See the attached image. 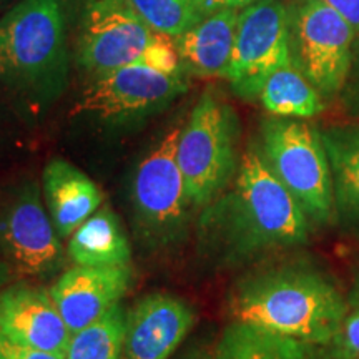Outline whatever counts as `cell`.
<instances>
[{"label": "cell", "instance_id": "603a6c76", "mask_svg": "<svg viewBox=\"0 0 359 359\" xmlns=\"http://www.w3.org/2000/svg\"><path fill=\"white\" fill-rule=\"evenodd\" d=\"M330 348L334 359H359V304L349 303L338 334L331 341Z\"/></svg>", "mask_w": 359, "mask_h": 359}, {"label": "cell", "instance_id": "2e32d148", "mask_svg": "<svg viewBox=\"0 0 359 359\" xmlns=\"http://www.w3.org/2000/svg\"><path fill=\"white\" fill-rule=\"evenodd\" d=\"M240 12L224 8L208 13L173 40L183 72L198 77H223L230 64Z\"/></svg>", "mask_w": 359, "mask_h": 359}, {"label": "cell", "instance_id": "5bb4252c", "mask_svg": "<svg viewBox=\"0 0 359 359\" xmlns=\"http://www.w3.org/2000/svg\"><path fill=\"white\" fill-rule=\"evenodd\" d=\"M132 281L128 264L80 266L69 269L55 281L50 294L70 333L95 323L120 304Z\"/></svg>", "mask_w": 359, "mask_h": 359}, {"label": "cell", "instance_id": "cb8c5ba5", "mask_svg": "<svg viewBox=\"0 0 359 359\" xmlns=\"http://www.w3.org/2000/svg\"><path fill=\"white\" fill-rule=\"evenodd\" d=\"M339 97L341 102H343L344 110L349 115L359 116V34L356 35V40H354L351 65H349L346 82H344Z\"/></svg>", "mask_w": 359, "mask_h": 359}, {"label": "cell", "instance_id": "3957f363", "mask_svg": "<svg viewBox=\"0 0 359 359\" xmlns=\"http://www.w3.org/2000/svg\"><path fill=\"white\" fill-rule=\"evenodd\" d=\"M69 0H22L0 17V80L55 98L69 80Z\"/></svg>", "mask_w": 359, "mask_h": 359}, {"label": "cell", "instance_id": "30bf717a", "mask_svg": "<svg viewBox=\"0 0 359 359\" xmlns=\"http://www.w3.org/2000/svg\"><path fill=\"white\" fill-rule=\"evenodd\" d=\"M167 35L155 32L127 0H85L77 60L92 77L138 64Z\"/></svg>", "mask_w": 359, "mask_h": 359}, {"label": "cell", "instance_id": "52a82bcc", "mask_svg": "<svg viewBox=\"0 0 359 359\" xmlns=\"http://www.w3.org/2000/svg\"><path fill=\"white\" fill-rule=\"evenodd\" d=\"M188 90L183 74L132 64L97 75L74 105V115L122 125L158 114Z\"/></svg>", "mask_w": 359, "mask_h": 359}, {"label": "cell", "instance_id": "ba28073f", "mask_svg": "<svg viewBox=\"0 0 359 359\" xmlns=\"http://www.w3.org/2000/svg\"><path fill=\"white\" fill-rule=\"evenodd\" d=\"M290 27L294 65L323 98L339 97L356 40L353 27L323 0H299Z\"/></svg>", "mask_w": 359, "mask_h": 359}, {"label": "cell", "instance_id": "484cf974", "mask_svg": "<svg viewBox=\"0 0 359 359\" xmlns=\"http://www.w3.org/2000/svg\"><path fill=\"white\" fill-rule=\"evenodd\" d=\"M323 2L334 8L344 20L349 22L356 35L359 34V0H323Z\"/></svg>", "mask_w": 359, "mask_h": 359}, {"label": "cell", "instance_id": "4316f807", "mask_svg": "<svg viewBox=\"0 0 359 359\" xmlns=\"http://www.w3.org/2000/svg\"><path fill=\"white\" fill-rule=\"evenodd\" d=\"M258 2V0H200L201 11H203L205 15L208 13L224 11V8H246L251 4Z\"/></svg>", "mask_w": 359, "mask_h": 359}, {"label": "cell", "instance_id": "6da1fadb", "mask_svg": "<svg viewBox=\"0 0 359 359\" xmlns=\"http://www.w3.org/2000/svg\"><path fill=\"white\" fill-rule=\"evenodd\" d=\"M313 228L257 147L241 155L233 182L205 206L198 222L206 257L230 266L304 246Z\"/></svg>", "mask_w": 359, "mask_h": 359}, {"label": "cell", "instance_id": "8992f818", "mask_svg": "<svg viewBox=\"0 0 359 359\" xmlns=\"http://www.w3.org/2000/svg\"><path fill=\"white\" fill-rule=\"evenodd\" d=\"M262 154L314 226L334 222L333 178L321 132L302 118L275 116L263 125Z\"/></svg>", "mask_w": 359, "mask_h": 359}, {"label": "cell", "instance_id": "7a4b0ae2", "mask_svg": "<svg viewBox=\"0 0 359 359\" xmlns=\"http://www.w3.org/2000/svg\"><path fill=\"white\" fill-rule=\"evenodd\" d=\"M348 308V296L330 273L302 262L245 276L228 303L233 321L325 346L338 334Z\"/></svg>", "mask_w": 359, "mask_h": 359}, {"label": "cell", "instance_id": "ac0fdd59", "mask_svg": "<svg viewBox=\"0 0 359 359\" xmlns=\"http://www.w3.org/2000/svg\"><path fill=\"white\" fill-rule=\"evenodd\" d=\"M213 359H334V356L330 344L308 343L233 321L219 336Z\"/></svg>", "mask_w": 359, "mask_h": 359}, {"label": "cell", "instance_id": "8fae6325", "mask_svg": "<svg viewBox=\"0 0 359 359\" xmlns=\"http://www.w3.org/2000/svg\"><path fill=\"white\" fill-rule=\"evenodd\" d=\"M0 253L19 275L45 278L64 266L62 238L40 195L37 182H27L0 205Z\"/></svg>", "mask_w": 359, "mask_h": 359}, {"label": "cell", "instance_id": "f1b7e54d", "mask_svg": "<svg viewBox=\"0 0 359 359\" xmlns=\"http://www.w3.org/2000/svg\"><path fill=\"white\" fill-rule=\"evenodd\" d=\"M11 266H8L6 262H0V290L6 288L8 285V281H11Z\"/></svg>", "mask_w": 359, "mask_h": 359}, {"label": "cell", "instance_id": "9c48e42d", "mask_svg": "<svg viewBox=\"0 0 359 359\" xmlns=\"http://www.w3.org/2000/svg\"><path fill=\"white\" fill-rule=\"evenodd\" d=\"M288 64H293V53L286 7L280 0H258L243 8L223 75L236 95L246 100L258 98L269 74Z\"/></svg>", "mask_w": 359, "mask_h": 359}, {"label": "cell", "instance_id": "7402d4cb", "mask_svg": "<svg viewBox=\"0 0 359 359\" xmlns=\"http://www.w3.org/2000/svg\"><path fill=\"white\" fill-rule=\"evenodd\" d=\"M155 32L177 39L203 19L200 0H127Z\"/></svg>", "mask_w": 359, "mask_h": 359}, {"label": "cell", "instance_id": "d4e9b609", "mask_svg": "<svg viewBox=\"0 0 359 359\" xmlns=\"http://www.w3.org/2000/svg\"><path fill=\"white\" fill-rule=\"evenodd\" d=\"M0 359H65L57 354L40 351L24 344H17L13 341L0 336Z\"/></svg>", "mask_w": 359, "mask_h": 359}, {"label": "cell", "instance_id": "d6986e66", "mask_svg": "<svg viewBox=\"0 0 359 359\" xmlns=\"http://www.w3.org/2000/svg\"><path fill=\"white\" fill-rule=\"evenodd\" d=\"M67 253L80 266H116L132 258L123 224L110 208L97 210L72 233Z\"/></svg>", "mask_w": 359, "mask_h": 359}, {"label": "cell", "instance_id": "5b68a950", "mask_svg": "<svg viewBox=\"0 0 359 359\" xmlns=\"http://www.w3.org/2000/svg\"><path fill=\"white\" fill-rule=\"evenodd\" d=\"M240 127L235 111L213 90H205L182 125L177 160L193 208L203 210L226 190L240 167Z\"/></svg>", "mask_w": 359, "mask_h": 359}, {"label": "cell", "instance_id": "f546056e", "mask_svg": "<svg viewBox=\"0 0 359 359\" xmlns=\"http://www.w3.org/2000/svg\"><path fill=\"white\" fill-rule=\"evenodd\" d=\"M182 359H213V353L201 351V349H193V351L185 354Z\"/></svg>", "mask_w": 359, "mask_h": 359}, {"label": "cell", "instance_id": "83f0119b", "mask_svg": "<svg viewBox=\"0 0 359 359\" xmlns=\"http://www.w3.org/2000/svg\"><path fill=\"white\" fill-rule=\"evenodd\" d=\"M348 302L353 303V304H359V271L356 273V276H354V281H353V286L351 290L348 291Z\"/></svg>", "mask_w": 359, "mask_h": 359}, {"label": "cell", "instance_id": "44dd1931", "mask_svg": "<svg viewBox=\"0 0 359 359\" xmlns=\"http://www.w3.org/2000/svg\"><path fill=\"white\" fill-rule=\"evenodd\" d=\"M127 333V314L116 304L95 323L72 333L65 359H120Z\"/></svg>", "mask_w": 359, "mask_h": 359}, {"label": "cell", "instance_id": "9a60e30c", "mask_svg": "<svg viewBox=\"0 0 359 359\" xmlns=\"http://www.w3.org/2000/svg\"><path fill=\"white\" fill-rule=\"evenodd\" d=\"M42 190L45 206L62 240H69L100 208L103 200L97 183L64 158H53L45 165Z\"/></svg>", "mask_w": 359, "mask_h": 359}, {"label": "cell", "instance_id": "277c9868", "mask_svg": "<svg viewBox=\"0 0 359 359\" xmlns=\"http://www.w3.org/2000/svg\"><path fill=\"white\" fill-rule=\"evenodd\" d=\"M182 125L172 127L135 167L130 187L135 235L151 251L183 243L193 206L177 160Z\"/></svg>", "mask_w": 359, "mask_h": 359}, {"label": "cell", "instance_id": "e0dca14e", "mask_svg": "<svg viewBox=\"0 0 359 359\" xmlns=\"http://www.w3.org/2000/svg\"><path fill=\"white\" fill-rule=\"evenodd\" d=\"M333 178L334 222L359 238V125H339L321 132Z\"/></svg>", "mask_w": 359, "mask_h": 359}, {"label": "cell", "instance_id": "7c38bea8", "mask_svg": "<svg viewBox=\"0 0 359 359\" xmlns=\"http://www.w3.org/2000/svg\"><path fill=\"white\" fill-rule=\"evenodd\" d=\"M0 336L65 358L72 333L50 291L7 285L0 290Z\"/></svg>", "mask_w": 359, "mask_h": 359}, {"label": "cell", "instance_id": "4fadbf2b", "mask_svg": "<svg viewBox=\"0 0 359 359\" xmlns=\"http://www.w3.org/2000/svg\"><path fill=\"white\" fill-rule=\"evenodd\" d=\"M195 320L193 308L182 298L165 293L145 296L127 313L125 359H170Z\"/></svg>", "mask_w": 359, "mask_h": 359}, {"label": "cell", "instance_id": "ffe728a7", "mask_svg": "<svg viewBox=\"0 0 359 359\" xmlns=\"http://www.w3.org/2000/svg\"><path fill=\"white\" fill-rule=\"evenodd\" d=\"M259 102L273 116L311 118L323 110V97L298 67H280L264 80Z\"/></svg>", "mask_w": 359, "mask_h": 359}]
</instances>
